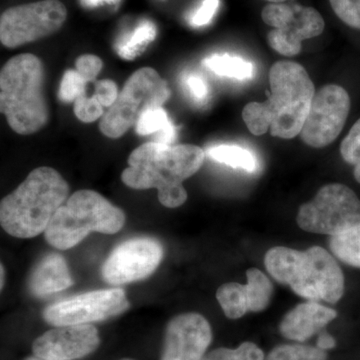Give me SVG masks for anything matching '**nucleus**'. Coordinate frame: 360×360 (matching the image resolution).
<instances>
[{
	"instance_id": "21",
	"label": "nucleus",
	"mask_w": 360,
	"mask_h": 360,
	"mask_svg": "<svg viewBox=\"0 0 360 360\" xmlns=\"http://www.w3.org/2000/svg\"><path fill=\"white\" fill-rule=\"evenodd\" d=\"M155 25L148 20L142 21L134 32L118 42L116 45V51L122 58L132 60L141 53L142 51L155 39Z\"/></svg>"
},
{
	"instance_id": "22",
	"label": "nucleus",
	"mask_w": 360,
	"mask_h": 360,
	"mask_svg": "<svg viewBox=\"0 0 360 360\" xmlns=\"http://www.w3.org/2000/svg\"><path fill=\"white\" fill-rule=\"evenodd\" d=\"M329 246L341 262L360 269V225L338 236H331Z\"/></svg>"
},
{
	"instance_id": "29",
	"label": "nucleus",
	"mask_w": 360,
	"mask_h": 360,
	"mask_svg": "<svg viewBox=\"0 0 360 360\" xmlns=\"http://www.w3.org/2000/svg\"><path fill=\"white\" fill-rule=\"evenodd\" d=\"M75 115L82 122H94L104 115L103 106L96 97L80 96L75 103Z\"/></svg>"
},
{
	"instance_id": "39",
	"label": "nucleus",
	"mask_w": 360,
	"mask_h": 360,
	"mask_svg": "<svg viewBox=\"0 0 360 360\" xmlns=\"http://www.w3.org/2000/svg\"><path fill=\"white\" fill-rule=\"evenodd\" d=\"M25 360H49V359H41V357H39V356H32V357H28V359H26Z\"/></svg>"
},
{
	"instance_id": "17",
	"label": "nucleus",
	"mask_w": 360,
	"mask_h": 360,
	"mask_svg": "<svg viewBox=\"0 0 360 360\" xmlns=\"http://www.w3.org/2000/svg\"><path fill=\"white\" fill-rule=\"evenodd\" d=\"M336 316V310L309 300L300 303L283 317L279 330L288 340L303 342L326 328Z\"/></svg>"
},
{
	"instance_id": "3",
	"label": "nucleus",
	"mask_w": 360,
	"mask_h": 360,
	"mask_svg": "<svg viewBox=\"0 0 360 360\" xmlns=\"http://www.w3.org/2000/svg\"><path fill=\"white\" fill-rule=\"evenodd\" d=\"M264 264L277 283L290 286L296 295L312 302L336 303L345 293V276L333 255L319 246L300 251L274 248Z\"/></svg>"
},
{
	"instance_id": "10",
	"label": "nucleus",
	"mask_w": 360,
	"mask_h": 360,
	"mask_svg": "<svg viewBox=\"0 0 360 360\" xmlns=\"http://www.w3.org/2000/svg\"><path fill=\"white\" fill-rule=\"evenodd\" d=\"M262 20L274 27L267 34V42L274 51L285 56H297L303 40L319 37L326 22L312 7L297 4H269L262 9Z\"/></svg>"
},
{
	"instance_id": "40",
	"label": "nucleus",
	"mask_w": 360,
	"mask_h": 360,
	"mask_svg": "<svg viewBox=\"0 0 360 360\" xmlns=\"http://www.w3.org/2000/svg\"><path fill=\"white\" fill-rule=\"evenodd\" d=\"M4 266H2V265H1V288H4Z\"/></svg>"
},
{
	"instance_id": "14",
	"label": "nucleus",
	"mask_w": 360,
	"mask_h": 360,
	"mask_svg": "<svg viewBox=\"0 0 360 360\" xmlns=\"http://www.w3.org/2000/svg\"><path fill=\"white\" fill-rule=\"evenodd\" d=\"M212 340V328L202 315H177L168 322L161 360H203Z\"/></svg>"
},
{
	"instance_id": "36",
	"label": "nucleus",
	"mask_w": 360,
	"mask_h": 360,
	"mask_svg": "<svg viewBox=\"0 0 360 360\" xmlns=\"http://www.w3.org/2000/svg\"><path fill=\"white\" fill-rule=\"evenodd\" d=\"M80 4L84 7H96L101 4H116L120 0H79Z\"/></svg>"
},
{
	"instance_id": "16",
	"label": "nucleus",
	"mask_w": 360,
	"mask_h": 360,
	"mask_svg": "<svg viewBox=\"0 0 360 360\" xmlns=\"http://www.w3.org/2000/svg\"><path fill=\"white\" fill-rule=\"evenodd\" d=\"M246 277L248 284L224 283L217 290V300L229 319H240L250 311H262L271 300L274 285L264 272L250 269Z\"/></svg>"
},
{
	"instance_id": "19",
	"label": "nucleus",
	"mask_w": 360,
	"mask_h": 360,
	"mask_svg": "<svg viewBox=\"0 0 360 360\" xmlns=\"http://www.w3.org/2000/svg\"><path fill=\"white\" fill-rule=\"evenodd\" d=\"M135 131L139 135L158 134L155 142L167 146H172L176 137L174 125L162 106L146 110L135 124Z\"/></svg>"
},
{
	"instance_id": "37",
	"label": "nucleus",
	"mask_w": 360,
	"mask_h": 360,
	"mask_svg": "<svg viewBox=\"0 0 360 360\" xmlns=\"http://www.w3.org/2000/svg\"><path fill=\"white\" fill-rule=\"evenodd\" d=\"M349 165H354V177L357 182L360 184V153H356L347 161Z\"/></svg>"
},
{
	"instance_id": "11",
	"label": "nucleus",
	"mask_w": 360,
	"mask_h": 360,
	"mask_svg": "<svg viewBox=\"0 0 360 360\" xmlns=\"http://www.w3.org/2000/svg\"><path fill=\"white\" fill-rule=\"evenodd\" d=\"M350 97L340 85L328 84L315 94L300 132L305 144L322 148L340 136L349 115Z\"/></svg>"
},
{
	"instance_id": "26",
	"label": "nucleus",
	"mask_w": 360,
	"mask_h": 360,
	"mask_svg": "<svg viewBox=\"0 0 360 360\" xmlns=\"http://www.w3.org/2000/svg\"><path fill=\"white\" fill-rule=\"evenodd\" d=\"M243 122L253 135H264L270 129V118L264 103H250L243 111Z\"/></svg>"
},
{
	"instance_id": "9",
	"label": "nucleus",
	"mask_w": 360,
	"mask_h": 360,
	"mask_svg": "<svg viewBox=\"0 0 360 360\" xmlns=\"http://www.w3.org/2000/svg\"><path fill=\"white\" fill-rule=\"evenodd\" d=\"M68 11L59 0H41L6 9L0 18V41L16 49L49 37L63 27Z\"/></svg>"
},
{
	"instance_id": "27",
	"label": "nucleus",
	"mask_w": 360,
	"mask_h": 360,
	"mask_svg": "<svg viewBox=\"0 0 360 360\" xmlns=\"http://www.w3.org/2000/svg\"><path fill=\"white\" fill-rule=\"evenodd\" d=\"M87 84L89 82L77 70H66L59 89V99L63 103H75L80 96H85Z\"/></svg>"
},
{
	"instance_id": "38",
	"label": "nucleus",
	"mask_w": 360,
	"mask_h": 360,
	"mask_svg": "<svg viewBox=\"0 0 360 360\" xmlns=\"http://www.w3.org/2000/svg\"><path fill=\"white\" fill-rule=\"evenodd\" d=\"M265 1H269V4H281V2H285L286 0H265Z\"/></svg>"
},
{
	"instance_id": "35",
	"label": "nucleus",
	"mask_w": 360,
	"mask_h": 360,
	"mask_svg": "<svg viewBox=\"0 0 360 360\" xmlns=\"http://www.w3.org/2000/svg\"><path fill=\"white\" fill-rule=\"evenodd\" d=\"M317 347L319 349L324 350V352L333 349V347H335V338L328 335V333H321L319 336V340H317Z\"/></svg>"
},
{
	"instance_id": "33",
	"label": "nucleus",
	"mask_w": 360,
	"mask_h": 360,
	"mask_svg": "<svg viewBox=\"0 0 360 360\" xmlns=\"http://www.w3.org/2000/svg\"><path fill=\"white\" fill-rule=\"evenodd\" d=\"M219 0H203L200 8L191 16L189 22L195 27L205 26L212 21L219 7Z\"/></svg>"
},
{
	"instance_id": "12",
	"label": "nucleus",
	"mask_w": 360,
	"mask_h": 360,
	"mask_svg": "<svg viewBox=\"0 0 360 360\" xmlns=\"http://www.w3.org/2000/svg\"><path fill=\"white\" fill-rule=\"evenodd\" d=\"M129 307L127 295L120 288L94 290L49 305L44 317L53 326L90 324L122 314Z\"/></svg>"
},
{
	"instance_id": "32",
	"label": "nucleus",
	"mask_w": 360,
	"mask_h": 360,
	"mask_svg": "<svg viewBox=\"0 0 360 360\" xmlns=\"http://www.w3.org/2000/svg\"><path fill=\"white\" fill-rule=\"evenodd\" d=\"M359 153H360V118L354 123L340 146L341 156L347 162L350 158Z\"/></svg>"
},
{
	"instance_id": "7",
	"label": "nucleus",
	"mask_w": 360,
	"mask_h": 360,
	"mask_svg": "<svg viewBox=\"0 0 360 360\" xmlns=\"http://www.w3.org/2000/svg\"><path fill=\"white\" fill-rule=\"evenodd\" d=\"M170 97L167 82L151 68L135 71L108 112L99 129L110 139H120L151 108H160Z\"/></svg>"
},
{
	"instance_id": "15",
	"label": "nucleus",
	"mask_w": 360,
	"mask_h": 360,
	"mask_svg": "<svg viewBox=\"0 0 360 360\" xmlns=\"http://www.w3.org/2000/svg\"><path fill=\"white\" fill-rule=\"evenodd\" d=\"M98 331L91 324L56 326L33 342L35 356L49 360L82 359L99 347Z\"/></svg>"
},
{
	"instance_id": "20",
	"label": "nucleus",
	"mask_w": 360,
	"mask_h": 360,
	"mask_svg": "<svg viewBox=\"0 0 360 360\" xmlns=\"http://www.w3.org/2000/svg\"><path fill=\"white\" fill-rule=\"evenodd\" d=\"M203 65L219 77L236 78L239 80L250 79L255 77V66L252 63L229 54H215L205 58Z\"/></svg>"
},
{
	"instance_id": "41",
	"label": "nucleus",
	"mask_w": 360,
	"mask_h": 360,
	"mask_svg": "<svg viewBox=\"0 0 360 360\" xmlns=\"http://www.w3.org/2000/svg\"><path fill=\"white\" fill-rule=\"evenodd\" d=\"M122 360H132V359H122Z\"/></svg>"
},
{
	"instance_id": "28",
	"label": "nucleus",
	"mask_w": 360,
	"mask_h": 360,
	"mask_svg": "<svg viewBox=\"0 0 360 360\" xmlns=\"http://www.w3.org/2000/svg\"><path fill=\"white\" fill-rule=\"evenodd\" d=\"M336 15L345 25L360 30V0H329Z\"/></svg>"
},
{
	"instance_id": "25",
	"label": "nucleus",
	"mask_w": 360,
	"mask_h": 360,
	"mask_svg": "<svg viewBox=\"0 0 360 360\" xmlns=\"http://www.w3.org/2000/svg\"><path fill=\"white\" fill-rule=\"evenodd\" d=\"M203 360H265L264 352L252 342H243L236 349L217 348L205 354Z\"/></svg>"
},
{
	"instance_id": "2",
	"label": "nucleus",
	"mask_w": 360,
	"mask_h": 360,
	"mask_svg": "<svg viewBox=\"0 0 360 360\" xmlns=\"http://www.w3.org/2000/svg\"><path fill=\"white\" fill-rule=\"evenodd\" d=\"M70 186L54 168H35L0 203L2 229L18 238H32L46 231L68 200Z\"/></svg>"
},
{
	"instance_id": "5",
	"label": "nucleus",
	"mask_w": 360,
	"mask_h": 360,
	"mask_svg": "<svg viewBox=\"0 0 360 360\" xmlns=\"http://www.w3.org/2000/svg\"><path fill=\"white\" fill-rule=\"evenodd\" d=\"M125 214L94 191H78L60 206L45 231L47 243L58 250H70L90 232L115 234L122 229Z\"/></svg>"
},
{
	"instance_id": "13",
	"label": "nucleus",
	"mask_w": 360,
	"mask_h": 360,
	"mask_svg": "<svg viewBox=\"0 0 360 360\" xmlns=\"http://www.w3.org/2000/svg\"><path fill=\"white\" fill-rule=\"evenodd\" d=\"M163 257L160 241L151 238L129 239L113 250L101 269L106 283L122 285L153 274Z\"/></svg>"
},
{
	"instance_id": "6",
	"label": "nucleus",
	"mask_w": 360,
	"mask_h": 360,
	"mask_svg": "<svg viewBox=\"0 0 360 360\" xmlns=\"http://www.w3.org/2000/svg\"><path fill=\"white\" fill-rule=\"evenodd\" d=\"M270 94L264 105L270 118V134L283 139L300 134L312 99L314 82L307 70L293 61H278L269 71Z\"/></svg>"
},
{
	"instance_id": "4",
	"label": "nucleus",
	"mask_w": 360,
	"mask_h": 360,
	"mask_svg": "<svg viewBox=\"0 0 360 360\" xmlns=\"http://www.w3.org/2000/svg\"><path fill=\"white\" fill-rule=\"evenodd\" d=\"M44 68L32 53L14 56L0 72V110L16 134L30 135L49 120L44 98Z\"/></svg>"
},
{
	"instance_id": "18",
	"label": "nucleus",
	"mask_w": 360,
	"mask_h": 360,
	"mask_svg": "<svg viewBox=\"0 0 360 360\" xmlns=\"http://www.w3.org/2000/svg\"><path fill=\"white\" fill-rule=\"evenodd\" d=\"M72 284L65 258L51 253L42 258L33 269L28 281V288L33 295L42 297L65 290Z\"/></svg>"
},
{
	"instance_id": "23",
	"label": "nucleus",
	"mask_w": 360,
	"mask_h": 360,
	"mask_svg": "<svg viewBox=\"0 0 360 360\" xmlns=\"http://www.w3.org/2000/svg\"><path fill=\"white\" fill-rule=\"evenodd\" d=\"M207 155L213 160L224 163L233 168H240L248 172L257 169V160L248 149L238 146H213L207 150Z\"/></svg>"
},
{
	"instance_id": "30",
	"label": "nucleus",
	"mask_w": 360,
	"mask_h": 360,
	"mask_svg": "<svg viewBox=\"0 0 360 360\" xmlns=\"http://www.w3.org/2000/svg\"><path fill=\"white\" fill-rule=\"evenodd\" d=\"M103 60L94 54H84L79 56L75 63V70L86 80L94 82L103 70Z\"/></svg>"
},
{
	"instance_id": "24",
	"label": "nucleus",
	"mask_w": 360,
	"mask_h": 360,
	"mask_svg": "<svg viewBox=\"0 0 360 360\" xmlns=\"http://www.w3.org/2000/svg\"><path fill=\"white\" fill-rule=\"evenodd\" d=\"M324 350L302 345H284L274 348L265 360H326Z\"/></svg>"
},
{
	"instance_id": "34",
	"label": "nucleus",
	"mask_w": 360,
	"mask_h": 360,
	"mask_svg": "<svg viewBox=\"0 0 360 360\" xmlns=\"http://www.w3.org/2000/svg\"><path fill=\"white\" fill-rule=\"evenodd\" d=\"M186 87L189 96L196 103H203L207 98L208 86L200 75H188L186 78Z\"/></svg>"
},
{
	"instance_id": "8",
	"label": "nucleus",
	"mask_w": 360,
	"mask_h": 360,
	"mask_svg": "<svg viewBox=\"0 0 360 360\" xmlns=\"http://www.w3.org/2000/svg\"><path fill=\"white\" fill-rule=\"evenodd\" d=\"M296 220L303 231L338 236L360 225V200L349 187L328 184L300 206Z\"/></svg>"
},
{
	"instance_id": "1",
	"label": "nucleus",
	"mask_w": 360,
	"mask_h": 360,
	"mask_svg": "<svg viewBox=\"0 0 360 360\" xmlns=\"http://www.w3.org/2000/svg\"><path fill=\"white\" fill-rule=\"evenodd\" d=\"M205 158V150L200 146L148 142L130 153L129 167L122 172V181L130 188H156L161 205L168 208L179 207L187 200L182 182L200 170Z\"/></svg>"
},
{
	"instance_id": "31",
	"label": "nucleus",
	"mask_w": 360,
	"mask_h": 360,
	"mask_svg": "<svg viewBox=\"0 0 360 360\" xmlns=\"http://www.w3.org/2000/svg\"><path fill=\"white\" fill-rule=\"evenodd\" d=\"M118 89L115 82L110 79L101 80L96 82L94 97L103 108H111L117 99Z\"/></svg>"
}]
</instances>
